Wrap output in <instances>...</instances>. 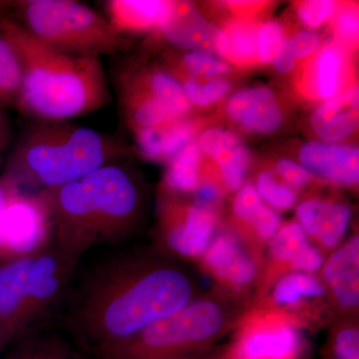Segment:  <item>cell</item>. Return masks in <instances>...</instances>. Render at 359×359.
I'll return each instance as SVG.
<instances>
[{"mask_svg": "<svg viewBox=\"0 0 359 359\" xmlns=\"http://www.w3.org/2000/svg\"><path fill=\"white\" fill-rule=\"evenodd\" d=\"M325 294L318 278L309 273H295L283 276L273 290V302L278 306H294L302 299H316Z\"/></svg>", "mask_w": 359, "mask_h": 359, "instance_id": "484cf974", "label": "cell"}, {"mask_svg": "<svg viewBox=\"0 0 359 359\" xmlns=\"http://www.w3.org/2000/svg\"><path fill=\"white\" fill-rule=\"evenodd\" d=\"M11 16L35 39L75 55H116L128 47L105 16L74 0L13 1Z\"/></svg>", "mask_w": 359, "mask_h": 359, "instance_id": "8992f818", "label": "cell"}, {"mask_svg": "<svg viewBox=\"0 0 359 359\" xmlns=\"http://www.w3.org/2000/svg\"><path fill=\"white\" fill-rule=\"evenodd\" d=\"M216 219L211 209L195 205L187 209L168 210L165 217V241L180 256H202L211 245Z\"/></svg>", "mask_w": 359, "mask_h": 359, "instance_id": "9c48e42d", "label": "cell"}, {"mask_svg": "<svg viewBox=\"0 0 359 359\" xmlns=\"http://www.w3.org/2000/svg\"><path fill=\"white\" fill-rule=\"evenodd\" d=\"M334 32L339 46L351 48L358 43L359 33L358 9L354 4H346L339 9L334 20Z\"/></svg>", "mask_w": 359, "mask_h": 359, "instance_id": "d6a6232c", "label": "cell"}, {"mask_svg": "<svg viewBox=\"0 0 359 359\" xmlns=\"http://www.w3.org/2000/svg\"><path fill=\"white\" fill-rule=\"evenodd\" d=\"M79 262L52 245L37 256L0 264V349L61 308Z\"/></svg>", "mask_w": 359, "mask_h": 359, "instance_id": "5b68a950", "label": "cell"}, {"mask_svg": "<svg viewBox=\"0 0 359 359\" xmlns=\"http://www.w3.org/2000/svg\"><path fill=\"white\" fill-rule=\"evenodd\" d=\"M181 85L191 105L194 104L199 107H205L218 102L230 90L229 82L221 79L211 80L203 84L194 78H188Z\"/></svg>", "mask_w": 359, "mask_h": 359, "instance_id": "f1b7e54d", "label": "cell"}, {"mask_svg": "<svg viewBox=\"0 0 359 359\" xmlns=\"http://www.w3.org/2000/svg\"><path fill=\"white\" fill-rule=\"evenodd\" d=\"M128 149L114 135L71 121H34L11 151L4 178L37 192L57 188L121 162Z\"/></svg>", "mask_w": 359, "mask_h": 359, "instance_id": "277c9868", "label": "cell"}, {"mask_svg": "<svg viewBox=\"0 0 359 359\" xmlns=\"http://www.w3.org/2000/svg\"><path fill=\"white\" fill-rule=\"evenodd\" d=\"M0 163H1V161H0Z\"/></svg>", "mask_w": 359, "mask_h": 359, "instance_id": "681fc988", "label": "cell"}, {"mask_svg": "<svg viewBox=\"0 0 359 359\" xmlns=\"http://www.w3.org/2000/svg\"><path fill=\"white\" fill-rule=\"evenodd\" d=\"M181 63L187 72L195 76L217 77L230 71V66L209 52H188L182 57Z\"/></svg>", "mask_w": 359, "mask_h": 359, "instance_id": "1f68e13d", "label": "cell"}, {"mask_svg": "<svg viewBox=\"0 0 359 359\" xmlns=\"http://www.w3.org/2000/svg\"><path fill=\"white\" fill-rule=\"evenodd\" d=\"M358 85L325 101L311 117V127L320 139L334 143L344 140L358 129L359 120Z\"/></svg>", "mask_w": 359, "mask_h": 359, "instance_id": "ac0fdd59", "label": "cell"}, {"mask_svg": "<svg viewBox=\"0 0 359 359\" xmlns=\"http://www.w3.org/2000/svg\"><path fill=\"white\" fill-rule=\"evenodd\" d=\"M32 359H82L74 346L62 335L54 332H34L28 335Z\"/></svg>", "mask_w": 359, "mask_h": 359, "instance_id": "83f0119b", "label": "cell"}, {"mask_svg": "<svg viewBox=\"0 0 359 359\" xmlns=\"http://www.w3.org/2000/svg\"><path fill=\"white\" fill-rule=\"evenodd\" d=\"M276 172L290 188H304L311 180V174L294 161L283 159L276 164Z\"/></svg>", "mask_w": 359, "mask_h": 359, "instance_id": "74e56055", "label": "cell"}, {"mask_svg": "<svg viewBox=\"0 0 359 359\" xmlns=\"http://www.w3.org/2000/svg\"><path fill=\"white\" fill-rule=\"evenodd\" d=\"M299 160L311 174L342 186L359 180V150L327 142H309L301 149Z\"/></svg>", "mask_w": 359, "mask_h": 359, "instance_id": "8fae6325", "label": "cell"}, {"mask_svg": "<svg viewBox=\"0 0 359 359\" xmlns=\"http://www.w3.org/2000/svg\"><path fill=\"white\" fill-rule=\"evenodd\" d=\"M283 26L276 21H268L257 28V58L262 63H273L285 45Z\"/></svg>", "mask_w": 359, "mask_h": 359, "instance_id": "4dcf8cb0", "label": "cell"}, {"mask_svg": "<svg viewBox=\"0 0 359 359\" xmlns=\"http://www.w3.org/2000/svg\"><path fill=\"white\" fill-rule=\"evenodd\" d=\"M264 205V200L257 192L256 187L245 185L238 190L233 200V209L238 219L250 224Z\"/></svg>", "mask_w": 359, "mask_h": 359, "instance_id": "836d02e7", "label": "cell"}, {"mask_svg": "<svg viewBox=\"0 0 359 359\" xmlns=\"http://www.w3.org/2000/svg\"><path fill=\"white\" fill-rule=\"evenodd\" d=\"M226 37V57L238 65H250L257 58L256 25L250 21L237 20L223 29Z\"/></svg>", "mask_w": 359, "mask_h": 359, "instance_id": "d4e9b609", "label": "cell"}, {"mask_svg": "<svg viewBox=\"0 0 359 359\" xmlns=\"http://www.w3.org/2000/svg\"><path fill=\"white\" fill-rule=\"evenodd\" d=\"M205 268L222 282L244 287L254 280L257 266L243 245L231 236H221L212 241L204 254Z\"/></svg>", "mask_w": 359, "mask_h": 359, "instance_id": "d6986e66", "label": "cell"}, {"mask_svg": "<svg viewBox=\"0 0 359 359\" xmlns=\"http://www.w3.org/2000/svg\"><path fill=\"white\" fill-rule=\"evenodd\" d=\"M40 192L50 212L53 245L78 262L92 248L129 237L143 205L138 181L121 162Z\"/></svg>", "mask_w": 359, "mask_h": 359, "instance_id": "7a4b0ae2", "label": "cell"}, {"mask_svg": "<svg viewBox=\"0 0 359 359\" xmlns=\"http://www.w3.org/2000/svg\"><path fill=\"white\" fill-rule=\"evenodd\" d=\"M20 51L22 84L15 107L34 121H71L110 102L101 58L57 50L35 39L13 16L2 20Z\"/></svg>", "mask_w": 359, "mask_h": 359, "instance_id": "3957f363", "label": "cell"}, {"mask_svg": "<svg viewBox=\"0 0 359 359\" xmlns=\"http://www.w3.org/2000/svg\"><path fill=\"white\" fill-rule=\"evenodd\" d=\"M299 226L321 245L334 249L346 236L351 219V210L347 205L327 201H304L297 208Z\"/></svg>", "mask_w": 359, "mask_h": 359, "instance_id": "2e32d148", "label": "cell"}, {"mask_svg": "<svg viewBox=\"0 0 359 359\" xmlns=\"http://www.w3.org/2000/svg\"><path fill=\"white\" fill-rule=\"evenodd\" d=\"M348 59L337 44L323 47L306 66L301 88L309 98L330 100L347 89Z\"/></svg>", "mask_w": 359, "mask_h": 359, "instance_id": "4fadbf2b", "label": "cell"}, {"mask_svg": "<svg viewBox=\"0 0 359 359\" xmlns=\"http://www.w3.org/2000/svg\"><path fill=\"white\" fill-rule=\"evenodd\" d=\"M53 245V226L41 192L18 191L0 214V264L37 256Z\"/></svg>", "mask_w": 359, "mask_h": 359, "instance_id": "ba28073f", "label": "cell"}, {"mask_svg": "<svg viewBox=\"0 0 359 359\" xmlns=\"http://www.w3.org/2000/svg\"><path fill=\"white\" fill-rule=\"evenodd\" d=\"M115 83L127 85L152 97L178 118H185L192 107L183 86L168 71L136 70L130 66H124L115 74Z\"/></svg>", "mask_w": 359, "mask_h": 359, "instance_id": "e0dca14e", "label": "cell"}, {"mask_svg": "<svg viewBox=\"0 0 359 359\" xmlns=\"http://www.w3.org/2000/svg\"><path fill=\"white\" fill-rule=\"evenodd\" d=\"M323 264H325V261H323L320 252L316 248L309 245L306 249L302 250L290 266L299 273L311 275V273L320 271Z\"/></svg>", "mask_w": 359, "mask_h": 359, "instance_id": "ab89813d", "label": "cell"}, {"mask_svg": "<svg viewBox=\"0 0 359 359\" xmlns=\"http://www.w3.org/2000/svg\"><path fill=\"white\" fill-rule=\"evenodd\" d=\"M224 323L223 309L216 302L205 299L190 302L177 313L146 328L133 339L113 347L103 355L131 359H183L214 339Z\"/></svg>", "mask_w": 359, "mask_h": 359, "instance_id": "52a82bcc", "label": "cell"}, {"mask_svg": "<svg viewBox=\"0 0 359 359\" xmlns=\"http://www.w3.org/2000/svg\"><path fill=\"white\" fill-rule=\"evenodd\" d=\"M11 6H13V1L0 0V20L11 15Z\"/></svg>", "mask_w": 359, "mask_h": 359, "instance_id": "bcb514c9", "label": "cell"}, {"mask_svg": "<svg viewBox=\"0 0 359 359\" xmlns=\"http://www.w3.org/2000/svg\"><path fill=\"white\" fill-rule=\"evenodd\" d=\"M334 353L337 359H359V334L355 327H346L337 332Z\"/></svg>", "mask_w": 359, "mask_h": 359, "instance_id": "8d00e7d4", "label": "cell"}, {"mask_svg": "<svg viewBox=\"0 0 359 359\" xmlns=\"http://www.w3.org/2000/svg\"><path fill=\"white\" fill-rule=\"evenodd\" d=\"M337 4L330 0H308L297 7V15L304 25L320 27L334 16Z\"/></svg>", "mask_w": 359, "mask_h": 359, "instance_id": "e575fe53", "label": "cell"}, {"mask_svg": "<svg viewBox=\"0 0 359 359\" xmlns=\"http://www.w3.org/2000/svg\"><path fill=\"white\" fill-rule=\"evenodd\" d=\"M219 30L190 2L168 1L156 32L180 48L204 52L216 51Z\"/></svg>", "mask_w": 359, "mask_h": 359, "instance_id": "30bf717a", "label": "cell"}, {"mask_svg": "<svg viewBox=\"0 0 359 359\" xmlns=\"http://www.w3.org/2000/svg\"><path fill=\"white\" fill-rule=\"evenodd\" d=\"M66 295L65 327L80 347L102 356L191 302L192 283L179 269L128 250L97 259Z\"/></svg>", "mask_w": 359, "mask_h": 359, "instance_id": "6da1fadb", "label": "cell"}, {"mask_svg": "<svg viewBox=\"0 0 359 359\" xmlns=\"http://www.w3.org/2000/svg\"><path fill=\"white\" fill-rule=\"evenodd\" d=\"M228 359H236V358H233V356H229Z\"/></svg>", "mask_w": 359, "mask_h": 359, "instance_id": "c3c4849f", "label": "cell"}, {"mask_svg": "<svg viewBox=\"0 0 359 359\" xmlns=\"http://www.w3.org/2000/svg\"><path fill=\"white\" fill-rule=\"evenodd\" d=\"M202 151L195 141L191 142L169 161L165 184L169 190L179 193L195 192L200 185Z\"/></svg>", "mask_w": 359, "mask_h": 359, "instance_id": "cb8c5ba5", "label": "cell"}, {"mask_svg": "<svg viewBox=\"0 0 359 359\" xmlns=\"http://www.w3.org/2000/svg\"><path fill=\"white\" fill-rule=\"evenodd\" d=\"M195 192L197 205L208 208V209H210V207H212V205L217 204L222 197L221 189L212 181L200 184Z\"/></svg>", "mask_w": 359, "mask_h": 359, "instance_id": "60d3db41", "label": "cell"}, {"mask_svg": "<svg viewBox=\"0 0 359 359\" xmlns=\"http://www.w3.org/2000/svg\"><path fill=\"white\" fill-rule=\"evenodd\" d=\"M11 139V126H9L8 120H7L6 115L2 112L1 105H0V155L8 148Z\"/></svg>", "mask_w": 359, "mask_h": 359, "instance_id": "7bdbcfd3", "label": "cell"}, {"mask_svg": "<svg viewBox=\"0 0 359 359\" xmlns=\"http://www.w3.org/2000/svg\"><path fill=\"white\" fill-rule=\"evenodd\" d=\"M280 217L273 208L264 205L261 212L252 222V226L257 237L263 241H271L280 230Z\"/></svg>", "mask_w": 359, "mask_h": 359, "instance_id": "f35d334b", "label": "cell"}, {"mask_svg": "<svg viewBox=\"0 0 359 359\" xmlns=\"http://www.w3.org/2000/svg\"><path fill=\"white\" fill-rule=\"evenodd\" d=\"M101 359H131V358H122V356H116V355H103V356H101Z\"/></svg>", "mask_w": 359, "mask_h": 359, "instance_id": "7dc6e473", "label": "cell"}, {"mask_svg": "<svg viewBox=\"0 0 359 359\" xmlns=\"http://www.w3.org/2000/svg\"><path fill=\"white\" fill-rule=\"evenodd\" d=\"M197 127L185 118L155 128L135 131L137 147L152 161H168L194 141Z\"/></svg>", "mask_w": 359, "mask_h": 359, "instance_id": "7402d4cb", "label": "cell"}, {"mask_svg": "<svg viewBox=\"0 0 359 359\" xmlns=\"http://www.w3.org/2000/svg\"><path fill=\"white\" fill-rule=\"evenodd\" d=\"M2 20L4 18L0 20V105L15 106L22 84L23 63Z\"/></svg>", "mask_w": 359, "mask_h": 359, "instance_id": "603a6c76", "label": "cell"}, {"mask_svg": "<svg viewBox=\"0 0 359 359\" xmlns=\"http://www.w3.org/2000/svg\"><path fill=\"white\" fill-rule=\"evenodd\" d=\"M20 190L18 187L14 185L11 181L4 178V176L0 178V214L6 207L7 203L11 199V197Z\"/></svg>", "mask_w": 359, "mask_h": 359, "instance_id": "b9f144b4", "label": "cell"}, {"mask_svg": "<svg viewBox=\"0 0 359 359\" xmlns=\"http://www.w3.org/2000/svg\"><path fill=\"white\" fill-rule=\"evenodd\" d=\"M320 42V37L318 33L311 30H302L290 39L285 40L283 51L297 61V59L308 58L313 55Z\"/></svg>", "mask_w": 359, "mask_h": 359, "instance_id": "d590c367", "label": "cell"}, {"mask_svg": "<svg viewBox=\"0 0 359 359\" xmlns=\"http://www.w3.org/2000/svg\"><path fill=\"white\" fill-rule=\"evenodd\" d=\"M226 110L233 121L250 133H271L283 121L275 93L264 86L240 90L231 97Z\"/></svg>", "mask_w": 359, "mask_h": 359, "instance_id": "7c38bea8", "label": "cell"}, {"mask_svg": "<svg viewBox=\"0 0 359 359\" xmlns=\"http://www.w3.org/2000/svg\"><path fill=\"white\" fill-rule=\"evenodd\" d=\"M273 65L278 72L287 73L294 69L295 61L282 50L280 55L273 61Z\"/></svg>", "mask_w": 359, "mask_h": 359, "instance_id": "f6af8a7d", "label": "cell"}, {"mask_svg": "<svg viewBox=\"0 0 359 359\" xmlns=\"http://www.w3.org/2000/svg\"><path fill=\"white\" fill-rule=\"evenodd\" d=\"M271 242L273 259L290 264L309 245L308 235L297 223L287 224L280 228Z\"/></svg>", "mask_w": 359, "mask_h": 359, "instance_id": "4316f807", "label": "cell"}, {"mask_svg": "<svg viewBox=\"0 0 359 359\" xmlns=\"http://www.w3.org/2000/svg\"><path fill=\"white\" fill-rule=\"evenodd\" d=\"M198 146L218 164L228 190H240L250 166V155L237 135L219 128L207 130L201 135Z\"/></svg>", "mask_w": 359, "mask_h": 359, "instance_id": "9a60e30c", "label": "cell"}, {"mask_svg": "<svg viewBox=\"0 0 359 359\" xmlns=\"http://www.w3.org/2000/svg\"><path fill=\"white\" fill-rule=\"evenodd\" d=\"M105 18L125 36L130 33L156 32L168 1L159 0H108L103 2Z\"/></svg>", "mask_w": 359, "mask_h": 359, "instance_id": "44dd1931", "label": "cell"}, {"mask_svg": "<svg viewBox=\"0 0 359 359\" xmlns=\"http://www.w3.org/2000/svg\"><path fill=\"white\" fill-rule=\"evenodd\" d=\"M301 348L297 330L287 323L250 327L231 356L236 359H297Z\"/></svg>", "mask_w": 359, "mask_h": 359, "instance_id": "5bb4252c", "label": "cell"}, {"mask_svg": "<svg viewBox=\"0 0 359 359\" xmlns=\"http://www.w3.org/2000/svg\"><path fill=\"white\" fill-rule=\"evenodd\" d=\"M323 278L337 301L344 309L359 304V238L341 245L323 264Z\"/></svg>", "mask_w": 359, "mask_h": 359, "instance_id": "ffe728a7", "label": "cell"}, {"mask_svg": "<svg viewBox=\"0 0 359 359\" xmlns=\"http://www.w3.org/2000/svg\"><path fill=\"white\" fill-rule=\"evenodd\" d=\"M6 359H32V346H30L28 335L21 339L20 346L11 351V353Z\"/></svg>", "mask_w": 359, "mask_h": 359, "instance_id": "ee69618b", "label": "cell"}, {"mask_svg": "<svg viewBox=\"0 0 359 359\" xmlns=\"http://www.w3.org/2000/svg\"><path fill=\"white\" fill-rule=\"evenodd\" d=\"M0 351H1V349H0Z\"/></svg>", "mask_w": 359, "mask_h": 359, "instance_id": "f907efd6", "label": "cell"}, {"mask_svg": "<svg viewBox=\"0 0 359 359\" xmlns=\"http://www.w3.org/2000/svg\"><path fill=\"white\" fill-rule=\"evenodd\" d=\"M257 190L262 199L271 208L278 210L290 209L295 204L294 191L285 184L280 183L271 172H263L257 178Z\"/></svg>", "mask_w": 359, "mask_h": 359, "instance_id": "f546056e", "label": "cell"}]
</instances>
